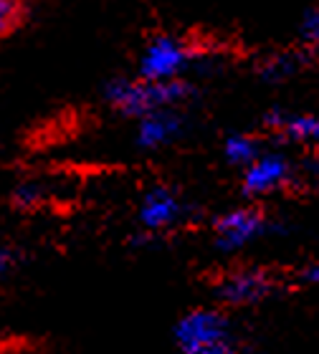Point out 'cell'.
I'll list each match as a JSON object with an SVG mask.
<instances>
[{
	"label": "cell",
	"instance_id": "1",
	"mask_svg": "<svg viewBox=\"0 0 319 354\" xmlns=\"http://www.w3.org/2000/svg\"><path fill=\"white\" fill-rule=\"evenodd\" d=\"M198 94L190 79H178V82H155L145 76H119L111 79L102 91V99L117 117L140 119L145 114L163 109H185Z\"/></svg>",
	"mask_w": 319,
	"mask_h": 354
},
{
	"label": "cell",
	"instance_id": "2",
	"mask_svg": "<svg viewBox=\"0 0 319 354\" xmlns=\"http://www.w3.org/2000/svg\"><path fill=\"white\" fill-rule=\"evenodd\" d=\"M206 59L208 53L190 38L178 33H155L142 46L134 74L155 82H178V79H190V74L201 64H206Z\"/></svg>",
	"mask_w": 319,
	"mask_h": 354
},
{
	"label": "cell",
	"instance_id": "3",
	"mask_svg": "<svg viewBox=\"0 0 319 354\" xmlns=\"http://www.w3.org/2000/svg\"><path fill=\"white\" fill-rule=\"evenodd\" d=\"M279 273L264 266H233L213 279V294L223 306H259L282 291Z\"/></svg>",
	"mask_w": 319,
	"mask_h": 354
},
{
	"label": "cell",
	"instance_id": "4",
	"mask_svg": "<svg viewBox=\"0 0 319 354\" xmlns=\"http://www.w3.org/2000/svg\"><path fill=\"white\" fill-rule=\"evenodd\" d=\"M213 245L221 253H238L276 230L274 218L259 205H238L215 215L210 223Z\"/></svg>",
	"mask_w": 319,
	"mask_h": 354
},
{
	"label": "cell",
	"instance_id": "5",
	"mask_svg": "<svg viewBox=\"0 0 319 354\" xmlns=\"http://www.w3.org/2000/svg\"><path fill=\"white\" fill-rule=\"evenodd\" d=\"M297 162L286 152L264 149L241 170V192L248 200H266L297 185Z\"/></svg>",
	"mask_w": 319,
	"mask_h": 354
},
{
	"label": "cell",
	"instance_id": "6",
	"mask_svg": "<svg viewBox=\"0 0 319 354\" xmlns=\"http://www.w3.org/2000/svg\"><path fill=\"white\" fill-rule=\"evenodd\" d=\"M228 337H236V332L228 314L218 306H198L185 311L172 329V342L178 354H195Z\"/></svg>",
	"mask_w": 319,
	"mask_h": 354
},
{
	"label": "cell",
	"instance_id": "7",
	"mask_svg": "<svg viewBox=\"0 0 319 354\" xmlns=\"http://www.w3.org/2000/svg\"><path fill=\"white\" fill-rule=\"evenodd\" d=\"M188 218V203L172 190L170 185H152L140 198L137 205V225L142 236L157 238L163 233L180 228Z\"/></svg>",
	"mask_w": 319,
	"mask_h": 354
},
{
	"label": "cell",
	"instance_id": "8",
	"mask_svg": "<svg viewBox=\"0 0 319 354\" xmlns=\"http://www.w3.org/2000/svg\"><path fill=\"white\" fill-rule=\"evenodd\" d=\"M188 132L185 109H163L134 119V147L142 152H160L178 145Z\"/></svg>",
	"mask_w": 319,
	"mask_h": 354
},
{
	"label": "cell",
	"instance_id": "9",
	"mask_svg": "<svg viewBox=\"0 0 319 354\" xmlns=\"http://www.w3.org/2000/svg\"><path fill=\"white\" fill-rule=\"evenodd\" d=\"M261 127L268 137L314 149L319 145V111H294V109H271L264 114Z\"/></svg>",
	"mask_w": 319,
	"mask_h": 354
},
{
	"label": "cell",
	"instance_id": "10",
	"mask_svg": "<svg viewBox=\"0 0 319 354\" xmlns=\"http://www.w3.org/2000/svg\"><path fill=\"white\" fill-rule=\"evenodd\" d=\"M309 59L312 56L304 48H299V51H274L256 64V74L266 84H284L294 79L297 74H302V68Z\"/></svg>",
	"mask_w": 319,
	"mask_h": 354
},
{
	"label": "cell",
	"instance_id": "11",
	"mask_svg": "<svg viewBox=\"0 0 319 354\" xmlns=\"http://www.w3.org/2000/svg\"><path fill=\"white\" fill-rule=\"evenodd\" d=\"M264 149H266L264 137H261V134H253V132H244V129L228 132L221 142L223 160H226L230 167H238V170H244L246 165L253 162Z\"/></svg>",
	"mask_w": 319,
	"mask_h": 354
},
{
	"label": "cell",
	"instance_id": "12",
	"mask_svg": "<svg viewBox=\"0 0 319 354\" xmlns=\"http://www.w3.org/2000/svg\"><path fill=\"white\" fill-rule=\"evenodd\" d=\"M299 48H304L309 56L319 53V6L304 8V13L299 18L297 26Z\"/></svg>",
	"mask_w": 319,
	"mask_h": 354
},
{
	"label": "cell",
	"instance_id": "13",
	"mask_svg": "<svg viewBox=\"0 0 319 354\" xmlns=\"http://www.w3.org/2000/svg\"><path fill=\"white\" fill-rule=\"evenodd\" d=\"M28 15V0H0V41L13 33Z\"/></svg>",
	"mask_w": 319,
	"mask_h": 354
},
{
	"label": "cell",
	"instance_id": "14",
	"mask_svg": "<svg viewBox=\"0 0 319 354\" xmlns=\"http://www.w3.org/2000/svg\"><path fill=\"white\" fill-rule=\"evenodd\" d=\"M44 198H46L44 187H41L38 183H21L13 192V205L33 210V207H38L41 203H44Z\"/></svg>",
	"mask_w": 319,
	"mask_h": 354
},
{
	"label": "cell",
	"instance_id": "15",
	"mask_svg": "<svg viewBox=\"0 0 319 354\" xmlns=\"http://www.w3.org/2000/svg\"><path fill=\"white\" fill-rule=\"evenodd\" d=\"M18 266H21V251L15 245L0 241V283L13 276L18 271Z\"/></svg>",
	"mask_w": 319,
	"mask_h": 354
},
{
	"label": "cell",
	"instance_id": "16",
	"mask_svg": "<svg viewBox=\"0 0 319 354\" xmlns=\"http://www.w3.org/2000/svg\"><path fill=\"white\" fill-rule=\"evenodd\" d=\"M195 354H241V347H238L236 337H228V339L215 342V344H210V347L201 349V352H195Z\"/></svg>",
	"mask_w": 319,
	"mask_h": 354
},
{
	"label": "cell",
	"instance_id": "17",
	"mask_svg": "<svg viewBox=\"0 0 319 354\" xmlns=\"http://www.w3.org/2000/svg\"><path fill=\"white\" fill-rule=\"evenodd\" d=\"M299 281L307 283V286H319V259L309 261V263L299 271Z\"/></svg>",
	"mask_w": 319,
	"mask_h": 354
},
{
	"label": "cell",
	"instance_id": "18",
	"mask_svg": "<svg viewBox=\"0 0 319 354\" xmlns=\"http://www.w3.org/2000/svg\"><path fill=\"white\" fill-rule=\"evenodd\" d=\"M312 152H314V155H317V157H319V145H317V147H314V149H312Z\"/></svg>",
	"mask_w": 319,
	"mask_h": 354
}]
</instances>
